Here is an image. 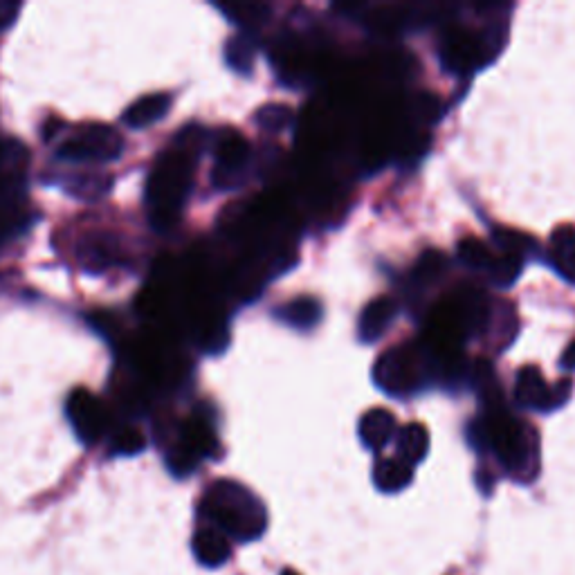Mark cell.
<instances>
[{"instance_id":"cell-1","label":"cell","mask_w":575,"mask_h":575,"mask_svg":"<svg viewBox=\"0 0 575 575\" xmlns=\"http://www.w3.org/2000/svg\"><path fill=\"white\" fill-rule=\"evenodd\" d=\"M468 441L474 452L490 450L510 477L531 483L540 472V434L533 425L510 416L504 407L472 418Z\"/></svg>"},{"instance_id":"cell-2","label":"cell","mask_w":575,"mask_h":575,"mask_svg":"<svg viewBox=\"0 0 575 575\" xmlns=\"http://www.w3.org/2000/svg\"><path fill=\"white\" fill-rule=\"evenodd\" d=\"M198 158L200 155L173 144L155 160L149 180H146L144 198L149 221L158 232H167L178 225L191 187H194Z\"/></svg>"},{"instance_id":"cell-3","label":"cell","mask_w":575,"mask_h":575,"mask_svg":"<svg viewBox=\"0 0 575 575\" xmlns=\"http://www.w3.org/2000/svg\"><path fill=\"white\" fill-rule=\"evenodd\" d=\"M200 513L212 528L236 542H254L266 533L268 515L263 501L250 488L232 479H218L207 488Z\"/></svg>"},{"instance_id":"cell-4","label":"cell","mask_w":575,"mask_h":575,"mask_svg":"<svg viewBox=\"0 0 575 575\" xmlns=\"http://www.w3.org/2000/svg\"><path fill=\"white\" fill-rule=\"evenodd\" d=\"M434 380H438V364L427 342L391 346L373 364L376 387L398 400L421 394Z\"/></svg>"},{"instance_id":"cell-5","label":"cell","mask_w":575,"mask_h":575,"mask_svg":"<svg viewBox=\"0 0 575 575\" xmlns=\"http://www.w3.org/2000/svg\"><path fill=\"white\" fill-rule=\"evenodd\" d=\"M218 434L209 405H198L180 423L178 441L167 452V468L173 477H189L205 459L218 454Z\"/></svg>"},{"instance_id":"cell-6","label":"cell","mask_w":575,"mask_h":575,"mask_svg":"<svg viewBox=\"0 0 575 575\" xmlns=\"http://www.w3.org/2000/svg\"><path fill=\"white\" fill-rule=\"evenodd\" d=\"M497 39L506 41V36H497L495 30H472L465 25H450L445 30L438 59L452 75H470V72L486 68L492 59H497V52L504 45L497 43Z\"/></svg>"},{"instance_id":"cell-7","label":"cell","mask_w":575,"mask_h":575,"mask_svg":"<svg viewBox=\"0 0 575 575\" xmlns=\"http://www.w3.org/2000/svg\"><path fill=\"white\" fill-rule=\"evenodd\" d=\"M124 153L122 133L108 124H84L57 149L66 162H115Z\"/></svg>"},{"instance_id":"cell-8","label":"cell","mask_w":575,"mask_h":575,"mask_svg":"<svg viewBox=\"0 0 575 575\" xmlns=\"http://www.w3.org/2000/svg\"><path fill=\"white\" fill-rule=\"evenodd\" d=\"M214 171L212 182L216 189L232 191L245 185L252 160L250 142L236 129H221L214 135Z\"/></svg>"},{"instance_id":"cell-9","label":"cell","mask_w":575,"mask_h":575,"mask_svg":"<svg viewBox=\"0 0 575 575\" xmlns=\"http://www.w3.org/2000/svg\"><path fill=\"white\" fill-rule=\"evenodd\" d=\"M571 391L573 382L569 378L558 380L555 385H549L544 373L533 367V364H526V367L517 371L515 403L522 409H528V412L551 414L555 409H560L562 405L569 403Z\"/></svg>"},{"instance_id":"cell-10","label":"cell","mask_w":575,"mask_h":575,"mask_svg":"<svg viewBox=\"0 0 575 575\" xmlns=\"http://www.w3.org/2000/svg\"><path fill=\"white\" fill-rule=\"evenodd\" d=\"M66 416L72 430H75L77 438L84 445H95L106 434L108 412L93 391L84 387L72 389L66 400Z\"/></svg>"},{"instance_id":"cell-11","label":"cell","mask_w":575,"mask_h":575,"mask_svg":"<svg viewBox=\"0 0 575 575\" xmlns=\"http://www.w3.org/2000/svg\"><path fill=\"white\" fill-rule=\"evenodd\" d=\"M77 257L88 272H102L113 266H122L124 263V250L117 236L97 232L88 234L86 239H81L77 248Z\"/></svg>"},{"instance_id":"cell-12","label":"cell","mask_w":575,"mask_h":575,"mask_svg":"<svg viewBox=\"0 0 575 575\" xmlns=\"http://www.w3.org/2000/svg\"><path fill=\"white\" fill-rule=\"evenodd\" d=\"M34 221V209L21 189L0 191V241L27 232Z\"/></svg>"},{"instance_id":"cell-13","label":"cell","mask_w":575,"mask_h":575,"mask_svg":"<svg viewBox=\"0 0 575 575\" xmlns=\"http://www.w3.org/2000/svg\"><path fill=\"white\" fill-rule=\"evenodd\" d=\"M398 301L391 297H376L369 301L358 319V340L362 344H376L389 331L398 317Z\"/></svg>"},{"instance_id":"cell-14","label":"cell","mask_w":575,"mask_h":575,"mask_svg":"<svg viewBox=\"0 0 575 575\" xmlns=\"http://www.w3.org/2000/svg\"><path fill=\"white\" fill-rule=\"evenodd\" d=\"M396 434H398L396 416L385 407H373L360 418L358 436L362 445L373 454L385 450L387 443L394 441Z\"/></svg>"},{"instance_id":"cell-15","label":"cell","mask_w":575,"mask_h":575,"mask_svg":"<svg viewBox=\"0 0 575 575\" xmlns=\"http://www.w3.org/2000/svg\"><path fill=\"white\" fill-rule=\"evenodd\" d=\"M549 263L558 275L575 286V227H555L549 241Z\"/></svg>"},{"instance_id":"cell-16","label":"cell","mask_w":575,"mask_h":575,"mask_svg":"<svg viewBox=\"0 0 575 575\" xmlns=\"http://www.w3.org/2000/svg\"><path fill=\"white\" fill-rule=\"evenodd\" d=\"M171 108V95L167 93H151L140 97L138 102H133L126 108L122 115V122L133 131L149 129L155 122H160L162 117H167Z\"/></svg>"},{"instance_id":"cell-17","label":"cell","mask_w":575,"mask_h":575,"mask_svg":"<svg viewBox=\"0 0 575 575\" xmlns=\"http://www.w3.org/2000/svg\"><path fill=\"white\" fill-rule=\"evenodd\" d=\"M275 317L279 319L284 326L297 328V331H310L315 328L324 317V308L319 304V299L310 297V295H301L290 299L288 304L279 306L275 310Z\"/></svg>"},{"instance_id":"cell-18","label":"cell","mask_w":575,"mask_h":575,"mask_svg":"<svg viewBox=\"0 0 575 575\" xmlns=\"http://www.w3.org/2000/svg\"><path fill=\"white\" fill-rule=\"evenodd\" d=\"M191 549H194L196 560L209 569L223 567L232 555L230 540H227L221 531H216V528L212 526L200 528V531L194 535V540H191Z\"/></svg>"},{"instance_id":"cell-19","label":"cell","mask_w":575,"mask_h":575,"mask_svg":"<svg viewBox=\"0 0 575 575\" xmlns=\"http://www.w3.org/2000/svg\"><path fill=\"white\" fill-rule=\"evenodd\" d=\"M414 479V468L400 461L398 456H389V459H378L373 465V483L380 492L387 495H396V492L405 490Z\"/></svg>"},{"instance_id":"cell-20","label":"cell","mask_w":575,"mask_h":575,"mask_svg":"<svg viewBox=\"0 0 575 575\" xmlns=\"http://www.w3.org/2000/svg\"><path fill=\"white\" fill-rule=\"evenodd\" d=\"M430 452V432L421 423H409L396 434V456L407 465H418Z\"/></svg>"},{"instance_id":"cell-21","label":"cell","mask_w":575,"mask_h":575,"mask_svg":"<svg viewBox=\"0 0 575 575\" xmlns=\"http://www.w3.org/2000/svg\"><path fill=\"white\" fill-rule=\"evenodd\" d=\"M257 59V41L250 32H241L225 43V63L234 72L248 77Z\"/></svg>"},{"instance_id":"cell-22","label":"cell","mask_w":575,"mask_h":575,"mask_svg":"<svg viewBox=\"0 0 575 575\" xmlns=\"http://www.w3.org/2000/svg\"><path fill=\"white\" fill-rule=\"evenodd\" d=\"M218 12H223L230 23L243 27V32L257 30L270 18L272 7L263 3H230V5H216Z\"/></svg>"},{"instance_id":"cell-23","label":"cell","mask_w":575,"mask_h":575,"mask_svg":"<svg viewBox=\"0 0 575 575\" xmlns=\"http://www.w3.org/2000/svg\"><path fill=\"white\" fill-rule=\"evenodd\" d=\"M492 241H495L499 252L515 254V257H522L524 261L528 257H535L537 248H540L533 236L508 230V227H495V230H492Z\"/></svg>"},{"instance_id":"cell-24","label":"cell","mask_w":575,"mask_h":575,"mask_svg":"<svg viewBox=\"0 0 575 575\" xmlns=\"http://www.w3.org/2000/svg\"><path fill=\"white\" fill-rule=\"evenodd\" d=\"M522 270H524L522 257H515V254L506 252H495V259H492L486 275L495 288H510L519 279V275H522Z\"/></svg>"},{"instance_id":"cell-25","label":"cell","mask_w":575,"mask_h":575,"mask_svg":"<svg viewBox=\"0 0 575 575\" xmlns=\"http://www.w3.org/2000/svg\"><path fill=\"white\" fill-rule=\"evenodd\" d=\"M456 254H459V261L463 266L481 272H486L492 259H495V250H492L486 241L477 239V236H463L459 245H456Z\"/></svg>"},{"instance_id":"cell-26","label":"cell","mask_w":575,"mask_h":575,"mask_svg":"<svg viewBox=\"0 0 575 575\" xmlns=\"http://www.w3.org/2000/svg\"><path fill=\"white\" fill-rule=\"evenodd\" d=\"M111 187V176H70L66 191L79 200H99Z\"/></svg>"},{"instance_id":"cell-27","label":"cell","mask_w":575,"mask_h":575,"mask_svg":"<svg viewBox=\"0 0 575 575\" xmlns=\"http://www.w3.org/2000/svg\"><path fill=\"white\" fill-rule=\"evenodd\" d=\"M445 270H447V259L441 252L430 250V252H425L414 266V281L423 288L432 286L445 275Z\"/></svg>"},{"instance_id":"cell-28","label":"cell","mask_w":575,"mask_h":575,"mask_svg":"<svg viewBox=\"0 0 575 575\" xmlns=\"http://www.w3.org/2000/svg\"><path fill=\"white\" fill-rule=\"evenodd\" d=\"M292 120H295V115H292L290 108L284 104H266L254 115V122L259 124V129L268 133L286 131Z\"/></svg>"},{"instance_id":"cell-29","label":"cell","mask_w":575,"mask_h":575,"mask_svg":"<svg viewBox=\"0 0 575 575\" xmlns=\"http://www.w3.org/2000/svg\"><path fill=\"white\" fill-rule=\"evenodd\" d=\"M146 447V438L140 430L135 427H120L113 436H111V454L113 456H138L144 452Z\"/></svg>"},{"instance_id":"cell-30","label":"cell","mask_w":575,"mask_h":575,"mask_svg":"<svg viewBox=\"0 0 575 575\" xmlns=\"http://www.w3.org/2000/svg\"><path fill=\"white\" fill-rule=\"evenodd\" d=\"M562 369L575 371V342L569 346L567 353H564V358H562Z\"/></svg>"},{"instance_id":"cell-31","label":"cell","mask_w":575,"mask_h":575,"mask_svg":"<svg viewBox=\"0 0 575 575\" xmlns=\"http://www.w3.org/2000/svg\"><path fill=\"white\" fill-rule=\"evenodd\" d=\"M281 575H299V573H297V571H290V569H286V571L281 573Z\"/></svg>"}]
</instances>
